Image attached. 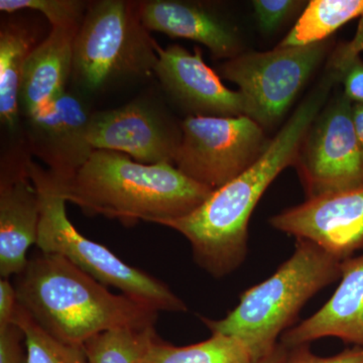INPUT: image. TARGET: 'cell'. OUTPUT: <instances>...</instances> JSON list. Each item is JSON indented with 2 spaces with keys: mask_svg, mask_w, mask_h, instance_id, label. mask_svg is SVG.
<instances>
[{
  "mask_svg": "<svg viewBox=\"0 0 363 363\" xmlns=\"http://www.w3.org/2000/svg\"><path fill=\"white\" fill-rule=\"evenodd\" d=\"M0 363H28L25 332L18 324L0 329Z\"/></svg>",
  "mask_w": 363,
  "mask_h": 363,
  "instance_id": "obj_26",
  "label": "cell"
},
{
  "mask_svg": "<svg viewBox=\"0 0 363 363\" xmlns=\"http://www.w3.org/2000/svg\"><path fill=\"white\" fill-rule=\"evenodd\" d=\"M143 26L169 38L195 40L216 59L230 60L241 54L235 28L219 14L198 2L147 0L140 2Z\"/></svg>",
  "mask_w": 363,
  "mask_h": 363,
  "instance_id": "obj_16",
  "label": "cell"
},
{
  "mask_svg": "<svg viewBox=\"0 0 363 363\" xmlns=\"http://www.w3.org/2000/svg\"><path fill=\"white\" fill-rule=\"evenodd\" d=\"M303 4L304 2L294 0H255L252 6L260 30L271 33L283 26Z\"/></svg>",
  "mask_w": 363,
  "mask_h": 363,
  "instance_id": "obj_25",
  "label": "cell"
},
{
  "mask_svg": "<svg viewBox=\"0 0 363 363\" xmlns=\"http://www.w3.org/2000/svg\"><path fill=\"white\" fill-rule=\"evenodd\" d=\"M28 169L40 195L37 247L57 253L106 286L160 312H186L187 305L166 284L119 259L104 245L82 235L69 220L58 181L28 157Z\"/></svg>",
  "mask_w": 363,
  "mask_h": 363,
  "instance_id": "obj_6",
  "label": "cell"
},
{
  "mask_svg": "<svg viewBox=\"0 0 363 363\" xmlns=\"http://www.w3.org/2000/svg\"><path fill=\"white\" fill-rule=\"evenodd\" d=\"M343 260L309 240H297L292 257L274 274L245 291L219 320L201 317L211 334L238 339L255 362L269 354L301 309L325 286L341 278Z\"/></svg>",
  "mask_w": 363,
  "mask_h": 363,
  "instance_id": "obj_4",
  "label": "cell"
},
{
  "mask_svg": "<svg viewBox=\"0 0 363 363\" xmlns=\"http://www.w3.org/2000/svg\"><path fill=\"white\" fill-rule=\"evenodd\" d=\"M329 64L340 71V83L346 98L352 104H363V60L358 55L347 56L337 51Z\"/></svg>",
  "mask_w": 363,
  "mask_h": 363,
  "instance_id": "obj_24",
  "label": "cell"
},
{
  "mask_svg": "<svg viewBox=\"0 0 363 363\" xmlns=\"http://www.w3.org/2000/svg\"><path fill=\"white\" fill-rule=\"evenodd\" d=\"M57 181L67 202L124 225L138 221L164 225L192 213L214 191L174 164H140L106 150H95L71 180Z\"/></svg>",
  "mask_w": 363,
  "mask_h": 363,
  "instance_id": "obj_3",
  "label": "cell"
},
{
  "mask_svg": "<svg viewBox=\"0 0 363 363\" xmlns=\"http://www.w3.org/2000/svg\"><path fill=\"white\" fill-rule=\"evenodd\" d=\"M143 363H255L247 346L238 339L212 334L203 342L175 346L157 334L150 342Z\"/></svg>",
  "mask_w": 363,
  "mask_h": 363,
  "instance_id": "obj_20",
  "label": "cell"
},
{
  "mask_svg": "<svg viewBox=\"0 0 363 363\" xmlns=\"http://www.w3.org/2000/svg\"><path fill=\"white\" fill-rule=\"evenodd\" d=\"M269 223L339 259H348L363 248V188L306 200L274 215Z\"/></svg>",
  "mask_w": 363,
  "mask_h": 363,
  "instance_id": "obj_13",
  "label": "cell"
},
{
  "mask_svg": "<svg viewBox=\"0 0 363 363\" xmlns=\"http://www.w3.org/2000/svg\"><path fill=\"white\" fill-rule=\"evenodd\" d=\"M13 323L25 332L28 363H89L83 346L64 343L52 337L21 305Z\"/></svg>",
  "mask_w": 363,
  "mask_h": 363,
  "instance_id": "obj_22",
  "label": "cell"
},
{
  "mask_svg": "<svg viewBox=\"0 0 363 363\" xmlns=\"http://www.w3.org/2000/svg\"><path fill=\"white\" fill-rule=\"evenodd\" d=\"M352 118L355 135L363 156V104H353Z\"/></svg>",
  "mask_w": 363,
  "mask_h": 363,
  "instance_id": "obj_29",
  "label": "cell"
},
{
  "mask_svg": "<svg viewBox=\"0 0 363 363\" xmlns=\"http://www.w3.org/2000/svg\"><path fill=\"white\" fill-rule=\"evenodd\" d=\"M175 167L216 190L241 175L264 155L271 140L248 116H188L181 123Z\"/></svg>",
  "mask_w": 363,
  "mask_h": 363,
  "instance_id": "obj_8",
  "label": "cell"
},
{
  "mask_svg": "<svg viewBox=\"0 0 363 363\" xmlns=\"http://www.w3.org/2000/svg\"><path fill=\"white\" fill-rule=\"evenodd\" d=\"M344 93L327 102L303 138L294 167L307 200L363 188V156Z\"/></svg>",
  "mask_w": 363,
  "mask_h": 363,
  "instance_id": "obj_9",
  "label": "cell"
},
{
  "mask_svg": "<svg viewBox=\"0 0 363 363\" xmlns=\"http://www.w3.org/2000/svg\"><path fill=\"white\" fill-rule=\"evenodd\" d=\"M92 112L81 95L67 91L38 113L26 117V152L44 162L57 180H71L95 150L88 138Z\"/></svg>",
  "mask_w": 363,
  "mask_h": 363,
  "instance_id": "obj_11",
  "label": "cell"
},
{
  "mask_svg": "<svg viewBox=\"0 0 363 363\" xmlns=\"http://www.w3.org/2000/svg\"><path fill=\"white\" fill-rule=\"evenodd\" d=\"M156 335L155 326L116 329L91 338L83 348L89 363H143Z\"/></svg>",
  "mask_w": 363,
  "mask_h": 363,
  "instance_id": "obj_21",
  "label": "cell"
},
{
  "mask_svg": "<svg viewBox=\"0 0 363 363\" xmlns=\"http://www.w3.org/2000/svg\"><path fill=\"white\" fill-rule=\"evenodd\" d=\"M330 40L269 52H241L220 66L221 77L240 87L247 116L262 128L283 118L313 72L326 57Z\"/></svg>",
  "mask_w": 363,
  "mask_h": 363,
  "instance_id": "obj_7",
  "label": "cell"
},
{
  "mask_svg": "<svg viewBox=\"0 0 363 363\" xmlns=\"http://www.w3.org/2000/svg\"><path fill=\"white\" fill-rule=\"evenodd\" d=\"M79 28H52L28 55L21 75L18 104L26 117L67 92L73 70L74 40Z\"/></svg>",
  "mask_w": 363,
  "mask_h": 363,
  "instance_id": "obj_17",
  "label": "cell"
},
{
  "mask_svg": "<svg viewBox=\"0 0 363 363\" xmlns=\"http://www.w3.org/2000/svg\"><path fill=\"white\" fill-rule=\"evenodd\" d=\"M285 363H363V347L354 346L331 357H320L310 350L309 344L289 348Z\"/></svg>",
  "mask_w": 363,
  "mask_h": 363,
  "instance_id": "obj_27",
  "label": "cell"
},
{
  "mask_svg": "<svg viewBox=\"0 0 363 363\" xmlns=\"http://www.w3.org/2000/svg\"><path fill=\"white\" fill-rule=\"evenodd\" d=\"M340 284L317 313L289 329L281 343L288 348L324 337L363 347V255L341 262Z\"/></svg>",
  "mask_w": 363,
  "mask_h": 363,
  "instance_id": "obj_15",
  "label": "cell"
},
{
  "mask_svg": "<svg viewBox=\"0 0 363 363\" xmlns=\"http://www.w3.org/2000/svg\"><path fill=\"white\" fill-rule=\"evenodd\" d=\"M156 40L140 18V2H90L74 40L72 80L86 94L149 77L157 62Z\"/></svg>",
  "mask_w": 363,
  "mask_h": 363,
  "instance_id": "obj_5",
  "label": "cell"
},
{
  "mask_svg": "<svg viewBox=\"0 0 363 363\" xmlns=\"http://www.w3.org/2000/svg\"><path fill=\"white\" fill-rule=\"evenodd\" d=\"M20 308L18 294L11 279H0V329L13 324Z\"/></svg>",
  "mask_w": 363,
  "mask_h": 363,
  "instance_id": "obj_28",
  "label": "cell"
},
{
  "mask_svg": "<svg viewBox=\"0 0 363 363\" xmlns=\"http://www.w3.org/2000/svg\"><path fill=\"white\" fill-rule=\"evenodd\" d=\"M363 18V0H312L279 47L307 45L328 40L338 28Z\"/></svg>",
  "mask_w": 363,
  "mask_h": 363,
  "instance_id": "obj_19",
  "label": "cell"
},
{
  "mask_svg": "<svg viewBox=\"0 0 363 363\" xmlns=\"http://www.w3.org/2000/svg\"><path fill=\"white\" fill-rule=\"evenodd\" d=\"M288 353L289 348L283 343H278L269 354L255 363H285Z\"/></svg>",
  "mask_w": 363,
  "mask_h": 363,
  "instance_id": "obj_30",
  "label": "cell"
},
{
  "mask_svg": "<svg viewBox=\"0 0 363 363\" xmlns=\"http://www.w3.org/2000/svg\"><path fill=\"white\" fill-rule=\"evenodd\" d=\"M26 152L6 159L0 175V277L11 279L23 272L28 252L37 245L40 218V195L28 174Z\"/></svg>",
  "mask_w": 363,
  "mask_h": 363,
  "instance_id": "obj_14",
  "label": "cell"
},
{
  "mask_svg": "<svg viewBox=\"0 0 363 363\" xmlns=\"http://www.w3.org/2000/svg\"><path fill=\"white\" fill-rule=\"evenodd\" d=\"M33 38L28 28L9 23L0 30V121L14 130L20 119L18 94L23 66L33 51Z\"/></svg>",
  "mask_w": 363,
  "mask_h": 363,
  "instance_id": "obj_18",
  "label": "cell"
},
{
  "mask_svg": "<svg viewBox=\"0 0 363 363\" xmlns=\"http://www.w3.org/2000/svg\"><path fill=\"white\" fill-rule=\"evenodd\" d=\"M337 84L326 72L250 169L214 190L192 213L164 224L185 236L196 264L214 278L231 274L247 259L253 210L274 179L294 166L303 138Z\"/></svg>",
  "mask_w": 363,
  "mask_h": 363,
  "instance_id": "obj_1",
  "label": "cell"
},
{
  "mask_svg": "<svg viewBox=\"0 0 363 363\" xmlns=\"http://www.w3.org/2000/svg\"><path fill=\"white\" fill-rule=\"evenodd\" d=\"M157 62L154 74L162 90L189 116H247V100L240 91L222 83L202 58L201 50L191 52L179 45L156 44Z\"/></svg>",
  "mask_w": 363,
  "mask_h": 363,
  "instance_id": "obj_12",
  "label": "cell"
},
{
  "mask_svg": "<svg viewBox=\"0 0 363 363\" xmlns=\"http://www.w3.org/2000/svg\"><path fill=\"white\" fill-rule=\"evenodd\" d=\"M89 4L83 0H1L0 11L7 13L37 11L45 16L52 28H79Z\"/></svg>",
  "mask_w": 363,
  "mask_h": 363,
  "instance_id": "obj_23",
  "label": "cell"
},
{
  "mask_svg": "<svg viewBox=\"0 0 363 363\" xmlns=\"http://www.w3.org/2000/svg\"><path fill=\"white\" fill-rule=\"evenodd\" d=\"M21 307L62 342L83 346L116 329L155 326L159 313L128 296L111 293L70 260L38 252L13 284Z\"/></svg>",
  "mask_w": 363,
  "mask_h": 363,
  "instance_id": "obj_2",
  "label": "cell"
},
{
  "mask_svg": "<svg viewBox=\"0 0 363 363\" xmlns=\"http://www.w3.org/2000/svg\"><path fill=\"white\" fill-rule=\"evenodd\" d=\"M88 138L94 150H113L145 164H174L182 142L181 123L147 97L91 114Z\"/></svg>",
  "mask_w": 363,
  "mask_h": 363,
  "instance_id": "obj_10",
  "label": "cell"
}]
</instances>
